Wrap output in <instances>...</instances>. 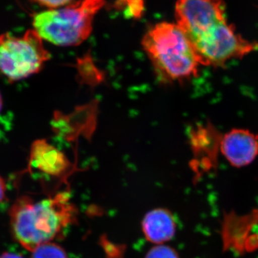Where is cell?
Listing matches in <instances>:
<instances>
[{
    "label": "cell",
    "instance_id": "11",
    "mask_svg": "<svg viewBox=\"0 0 258 258\" xmlns=\"http://www.w3.org/2000/svg\"><path fill=\"white\" fill-rule=\"evenodd\" d=\"M31 252V258H67L63 249L51 242L38 246Z\"/></svg>",
    "mask_w": 258,
    "mask_h": 258
},
{
    "label": "cell",
    "instance_id": "10",
    "mask_svg": "<svg viewBox=\"0 0 258 258\" xmlns=\"http://www.w3.org/2000/svg\"><path fill=\"white\" fill-rule=\"evenodd\" d=\"M222 135L213 125H205L199 127L192 138L195 152L202 154L203 164L210 169L217 160L218 151H220Z\"/></svg>",
    "mask_w": 258,
    "mask_h": 258
},
{
    "label": "cell",
    "instance_id": "8",
    "mask_svg": "<svg viewBox=\"0 0 258 258\" xmlns=\"http://www.w3.org/2000/svg\"><path fill=\"white\" fill-rule=\"evenodd\" d=\"M30 166L50 176H60L69 168L63 154L45 140L36 141L30 151Z\"/></svg>",
    "mask_w": 258,
    "mask_h": 258
},
{
    "label": "cell",
    "instance_id": "5",
    "mask_svg": "<svg viewBox=\"0 0 258 258\" xmlns=\"http://www.w3.org/2000/svg\"><path fill=\"white\" fill-rule=\"evenodd\" d=\"M200 61L205 66L221 67L241 58L257 48V42L245 40L227 20L214 25L190 41Z\"/></svg>",
    "mask_w": 258,
    "mask_h": 258
},
{
    "label": "cell",
    "instance_id": "16",
    "mask_svg": "<svg viewBox=\"0 0 258 258\" xmlns=\"http://www.w3.org/2000/svg\"><path fill=\"white\" fill-rule=\"evenodd\" d=\"M0 258H25L20 254L6 252L0 254Z\"/></svg>",
    "mask_w": 258,
    "mask_h": 258
},
{
    "label": "cell",
    "instance_id": "7",
    "mask_svg": "<svg viewBox=\"0 0 258 258\" xmlns=\"http://www.w3.org/2000/svg\"><path fill=\"white\" fill-rule=\"evenodd\" d=\"M220 152L234 167L248 166L258 156V134L247 129H232L222 135Z\"/></svg>",
    "mask_w": 258,
    "mask_h": 258
},
{
    "label": "cell",
    "instance_id": "6",
    "mask_svg": "<svg viewBox=\"0 0 258 258\" xmlns=\"http://www.w3.org/2000/svg\"><path fill=\"white\" fill-rule=\"evenodd\" d=\"M223 0H178L176 25L189 41L226 20Z\"/></svg>",
    "mask_w": 258,
    "mask_h": 258
},
{
    "label": "cell",
    "instance_id": "17",
    "mask_svg": "<svg viewBox=\"0 0 258 258\" xmlns=\"http://www.w3.org/2000/svg\"><path fill=\"white\" fill-rule=\"evenodd\" d=\"M3 98H2L1 93H0V111H1L2 108H3Z\"/></svg>",
    "mask_w": 258,
    "mask_h": 258
},
{
    "label": "cell",
    "instance_id": "3",
    "mask_svg": "<svg viewBox=\"0 0 258 258\" xmlns=\"http://www.w3.org/2000/svg\"><path fill=\"white\" fill-rule=\"evenodd\" d=\"M105 0H81L60 8L47 10L33 18L35 30L44 40L59 46H76L91 35L95 15Z\"/></svg>",
    "mask_w": 258,
    "mask_h": 258
},
{
    "label": "cell",
    "instance_id": "1",
    "mask_svg": "<svg viewBox=\"0 0 258 258\" xmlns=\"http://www.w3.org/2000/svg\"><path fill=\"white\" fill-rule=\"evenodd\" d=\"M74 213L66 193L39 201L20 197L9 212L12 235L22 247L32 252L60 235L72 221Z\"/></svg>",
    "mask_w": 258,
    "mask_h": 258
},
{
    "label": "cell",
    "instance_id": "14",
    "mask_svg": "<svg viewBox=\"0 0 258 258\" xmlns=\"http://www.w3.org/2000/svg\"><path fill=\"white\" fill-rule=\"evenodd\" d=\"M34 1L42 6L55 9V8H60L61 6L69 4L71 0H34Z\"/></svg>",
    "mask_w": 258,
    "mask_h": 258
},
{
    "label": "cell",
    "instance_id": "2",
    "mask_svg": "<svg viewBox=\"0 0 258 258\" xmlns=\"http://www.w3.org/2000/svg\"><path fill=\"white\" fill-rule=\"evenodd\" d=\"M144 50L166 81H183L198 75L200 61L191 42L175 24L161 23L144 35Z\"/></svg>",
    "mask_w": 258,
    "mask_h": 258
},
{
    "label": "cell",
    "instance_id": "13",
    "mask_svg": "<svg viewBox=\"0 0 258 258\" xmlns=\"http://www.w3.org/2000/svg\"><path fill=\"white\" fill-rule=\"evenodd\" d=\"M146 258H179L174 249L166 246H157L149 251Z\"/></svg>",
    "mask_w": 258,
    "mask_h": 258
},
{
    "label": "cell",
    "instance_id": "12",
    "mask_svg": "<svg viewBox=\"0 0 258 258\" xmlns=\"http://www.w3.org/2000/svg\"><path fill=\"white\" fill-rule=\"evenodd\" d=\"M115 6L125 12V15L133 18H139L144 10L142 0H116Z\"/></svg>",
    "mask_w": 258,
    "mask_h": 258
},
{
    "label": "cell",
    "instance_id": "15",
    "mask_svg": "<svg viewBox=\"0 0 258 258\" xmlns=\"http://www.w3.org/2000/svg\"><path fill=\"white\" fill-rule=\"evenodd\" d=\"M6 183L4 179L0 176V203H3L6 198Z\"/></svg>",
    "mask_w": 258,
    "mask_h": 258
},
{
    "label": "cell",
    "instance_id": "4",
    "mask_svg": "<svg viewBox=\"0 0 258 258\" xmlns=\"http://www.w3.org/2000/svg\"><path fill=\"white\" fill-rule=\"evenodd\" d=\"M42 40L35 30H28L22 37L0 35V72L11 81L37 74L50 58Z\"/></svg>",
    "mask_w": 258,
    "mask_h": 258
},
{
    "label": "cell",
    "instance_id": "9",
    "mask_svg": "<svg viewBox=\"0 0 258 258\" xmlns=\"http://www.w3.org/2000/svg\"><path fill=\"white\" fill-rule=\"evenodd\" d=\"M143 229L148 240L160 243L172 238L175 234V222L170 212L158 209L146 215Z\"/></svg>",
    "mask_w": 258,
    "mask_h": 258
}]
</instances>
